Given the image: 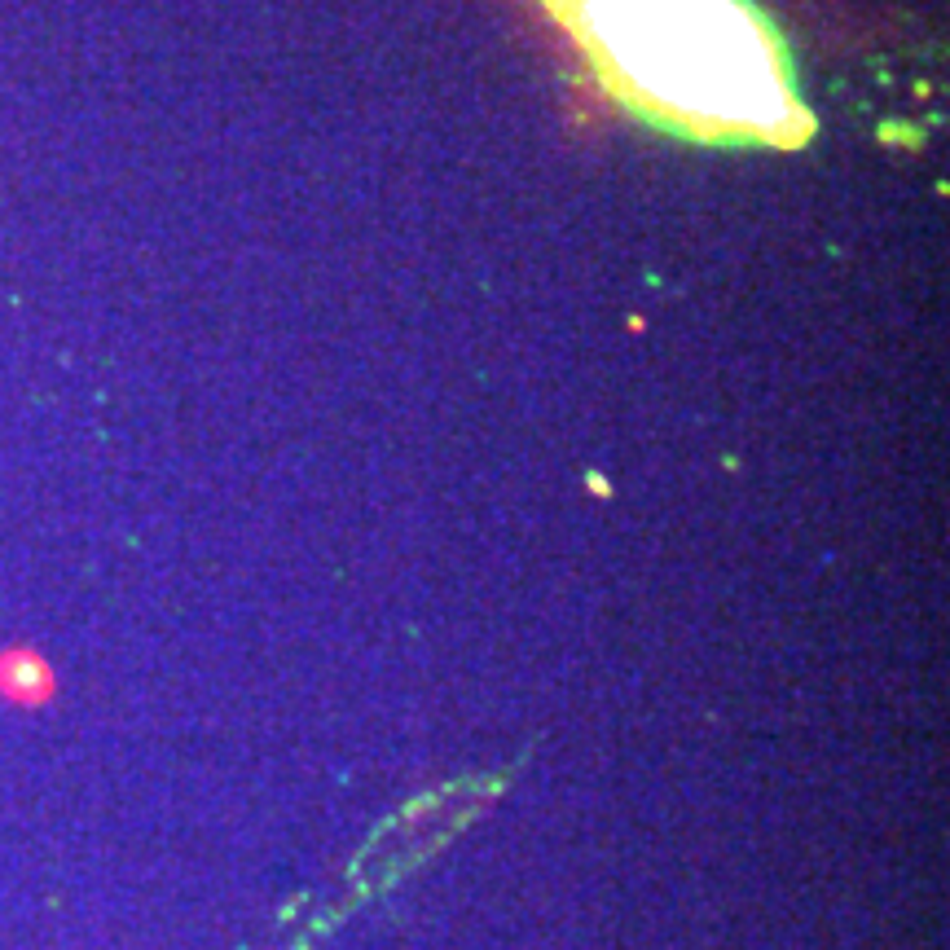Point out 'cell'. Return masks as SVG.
I'll use <instances>...</instances> for the list:
<instances>
[{
    "label": "cell",
    "mask_w": 950,
    "mask_h": 950,
    "mask_svg": "<svg viewBox=\"0 0 950 950\" xmlns=\"http://www.w3.org/2000/svg\"><path fill=\"white\" fill-rule=\"evenodd\" d=\"M616 102L709 146H801L814 119L753 0H546Z\"/></svg>",
    "instance_id": "1"
}]
</instances>
